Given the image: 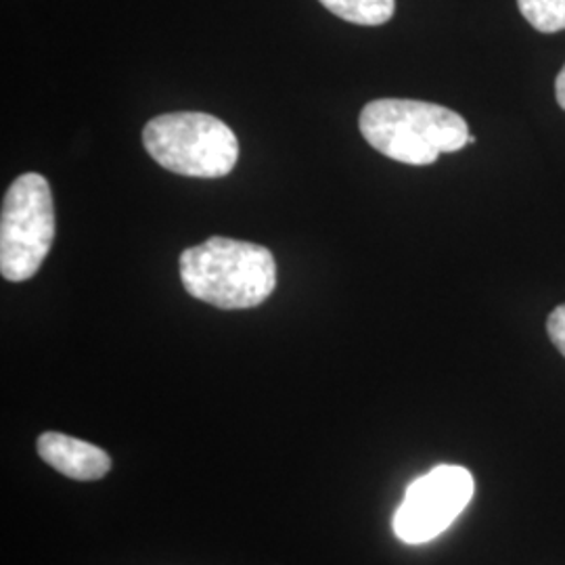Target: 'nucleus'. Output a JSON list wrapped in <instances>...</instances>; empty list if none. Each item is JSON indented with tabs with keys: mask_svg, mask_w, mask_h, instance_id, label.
<instances>
[{
	"mask_svg": "<svg viewBox=\"0 0 565 565\" xmlns=\"http://www.w3.org/2000/svg\"><path fill=\"white\" fill-rule=\"evenodd\" d=\"M473 476L461 465H438L406 488L394 513V534L406 545L440 536L473 497Z\"/></svg>",
	"mask_w": 565,
	"mask_h": 565,
	"instance_id": "5",
	"label": "nucleus"
},
{
	"mask_svg": "<svg viewBox=\"0 0 565 565\" xmlns=\"http://www.w3.org/2000/svg\"><path fill=\"white\" fill-rule=\"evenodd\" d=\"M555 97H557V103H559V107L565 111V65L564 70L559 72V76H557V81H555Z\"/></svg>",
	"mask_w": 565,
	"mask_h": 565,
	"instance_id": "10",
	"label": "nucleus"
},
{
	"mask_svg": "<svg viewBox=\"0 0 565 565\" xmlns=\"http://www.w3.org/2000/svg\"><path fill=\"white\" fill-rule=\"evenodd\" d=\"M518 7L525 21L543 34L565 30V0H518Z\"/></svg>",
	"mask_w": 565,
	"mask_h": 565,
	"instance_id": "8",
	"label": "nucleus"
},
{
	"mask_svg": "<svg viewBox=\"0 0 565 565\" xmlns=\"http://www.w3.org/2000/svg\"><path fill=\"white\" fill-rule=\"evenodd\" d=\"M179 266L186 294L223 310L260 306L277 287V260L258 243L210 237L186 247Z\"/></svg>",
	"mask_w": 565,
	"mask_h": 565,
	"instance_id": "1",
	"label": "nucleus"
},
{
	"mask_svg": "<svg viewBox=\"0 0 565 565\" xmlns=\"http://www.w3.org/2000/svg\"><path fill=\"white\" fill-rule=\"evenodd\" d=\"M142 145L162 168L193 179H223L239 160L235 132L202 111L163 114L147 121Z\"/></svg>",
	"mask_w": 565,
	"mask_h": 565,
	"instance_id": "3",
	"label": "nucleus"
},
{
	"mask_svg": "<svg viewBox=\"0 0 565 565\" xmlns=\"http://www.w3.org/2000/svg\"><path fill=\"white\" fill-rule=\"evenodd\" d=\"M327 11L356 25H384L396 13V0H319Z\"/></svg>",
	"mask_w": 565,
	"mask_h": 565,
	"instance_id": "7",
	"label": "nucleus"
},
{
	"mask_svg": "<svg viewBox=\"0 0 565 565\" xmlns=\"http://www.w3.org/2000/svg\"><path fill=\"white\" fill-rule=\"evenodd\" d=\"M55 203L46 179L18 177L7 189L0 212V273L7 281L32 279L55 243Z\"/></svg>",
	"mask_w": 565,
	"mask_h": 565,
	"instance_id": "4",
	"label": "nucleus"
},
{
	"mask_svg": "<svg viewBox=\"0 0 565 565\" xmlns=\"http://www.w3.org/2000/svg\"><path fill=\"white\" fill-rule=\"evenodd\" d=\"M546 331H548V338L553 345L564 354L565 359V303L564 306H557L548 321H546Z\"/></svg>",
	"mask_w": 565,
	"mask_h": 565,
	"instance_id": "9",
	"label": "nucleus"
},
{
	"mask_svg": "<svg viewBox=\"0 0 565 565\" xmlns=\"http://www.w3.org/2000/svg\"><path fill=\"white\" fill-rule=\"evenodd\" d=\"M364 141L394 162L429 166L440 153L463 149L467 121L452 109L415 99L366 103L359 118Z\"/></svg>",
	"mask_w": 565,
	"mask_h": 565,
	"instance_id": "2",
	"label": "nucleus"
},
{
	"mask_svg": "<svg viewBox=\"0 0 565 565\" xmlns=\"http://www.w3.org/2000/svg\"><path fill=\"white\" fill-rule=\"evenodd\" d=\"M36 448L44 463L78 482L102 480L111 469V459L103 448L57 431H44Z\"/></svg>",
	"mask_w": 565,
	"mask_h": 565,
	"instance_id": "6",
	"label": "nucleus"
}]
</instances>
